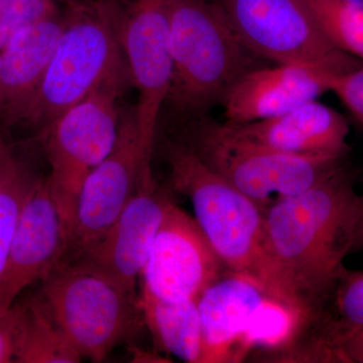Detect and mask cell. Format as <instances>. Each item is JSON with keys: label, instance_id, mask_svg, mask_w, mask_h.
<instances>
[{"label": "cell", "instance_id": "21", "mask_svg": "<svg viewBox=\"0 0 363 363\" xmlns=\"http://www.w3.org/2000/svg\"><path fill=\"white\" fill-rule=\"evenodd\" d=\"M40 175L0 130V279L6 269L9 250L21 212Z\"/></svg>", "mask_w": 363, "mask_h": 363}, {"label": "cell", "instance_id": "1", "mask_svg": "<svg viewBox=\"0 0 363 363\" xmlns=\"http://www.w3.org/2000/svg\"><path fill=\"white\" fill-rule=\"evenodd\" d=\"M357 182L350 162L264 211V285L297 315L313 309L345 267L359 215Z\"/></svg>", "mask_w": 363, "mask_h": 363}, {"label": "cell", "instance_id": "18", "mask_svg": "<svg viewBox=\"0 0 363 363\" xmlns=\"http://www.w3.org/2000/svg\"><path fill=\"white\" fill-rule=\"evenodd\" d=\"M363 329V271L344 267L295 332L298 352L313 363H340L343 344Z\"/></svg>", "mask_w": 363, "mask_h": 363}, {"label": "cell", "instance_id": "17", "mask_svg": "<svg viewBox=\"0 0 363 363\" xmlns=\"http://www.w3.org/2000/svg\"><path fill=\"white\" fill-rule=\"evenodd\" d=\"M67 25L64 13L26 26L0 51V128L25 123Z\"/></svg>", "mask_w": 363, "mask_h": 363}, {"label": "cell", "instance_id": "26", "mask_svg": "<svg viewBox=\"0 0 363 363\" xmlns=\"http://www.w3.org/2000/svg\"><path fill=\"white\" fill-rule=\"evenodd\" d=\"M340 363H363V329L343 344Z\"/></svg>", "mask_w": 363, "mask_h": 363}, {"label": "cell", "instance_id": "5", "mask_svg": "<svg viewBox=\"0 0 363 363\" xmlns=\"http://www.w3.org/2000/svg\"><path fill=\"white\" fill-rule=\"evenodd\" d=\"M39 293L76 350L93 362H104L145 324L138 294L87 260L60 262Z\"/></svg>", "mask_w": 363, "mask_h": 363}, {"label": "cell", "instance_id": "25", "mask_svg": "<svg viewBox=\"0 0 363 363\" xmlns=\"http://www.w3.org/2000/svg\"><path fill=\"white\" fill-rule=\"evenodd\" d=\"M23 303L0 308V363L14 362Z\"/></svg>", "mask_w": 363, "mask_h": 363}, {"label": "cell", "instance_id": "23", "mask_svg": "<svg viewBox=\"0 0 363 363\" xmlns=\"http://www.w3.org/2000/svg\"><path fill=\"white\" fill-rule=\"evenodd\" d=\"M72 0H0V51L26 26L61 13Z\"/></svg>", "mask_w": 363, "mask_h": 363}, {"label": "cell", "instance_id": "9", "mask_svg": "<svg viewBox=\"0 0 363 363\" xmlns=\"http://www.w3.org/2000/svg\"><path fill=\"white\" fill-rule=\"evenodd\" d=\"M154 150L143 143L135 108L124 109L113 149L81 187L62 262L80 259L104 240L135 192L143 160Z\"/></svg>", "mask_w": 363, "mask_h": 363}, {"label": "cell", "instance_id": "11", "mask_svg": "<svg viewBox=\"0 0 363 363\" xmlns=\"http://www.w3.org/2000/svg\"><path fill=\"white\" fill-rule=\"evenodd\" d=\"M227 271L197 220L172 200L140 272V293L198 300Z\"/></svg>", "mask_w": 363, "mask_h": 363}, {"label": "cell", "instance_id": "19", "mask_svg": "<svg viewBox=\"0 0 363 363\" xmlns=\"http://www.w3.org/2000/svg\"><path fill=\"white\" fill-rule=\"evenodd\" d=\"M143 323L162 350L189 363H202L198 300L168 301L140 294Z\"/></svg>", "mask_w": 363, "mask_h": 363}, {"label": "cell", "instance_id": "4", "mask_svg": "<svg viewBox=\"0 0 363 363\" xmlns=\"http://www.w3.org/2000/svg\"><path fill=\"white\" fill-rule=\"evenodd\" d=\"M162 150L169 190L192 202L196 220L226 269L250 274L264 285V210L177 136H166Z\"/></svg>", "mask_w": 363, "mask_h": 363}, {"label": "cell", "instance_id": "16", "mask_svg": "<svg viewBox=\"0 0 363 363\" xmlns=\"http://www.w3.org/2000/svg\"><path fill=\"white\" fill-rule=\"evenodd\" d=\"M212 123L219 135L250 147L286 154L350 156L347 118L317 100L253 123H219L212 119Z\"/></svg>", "mask_w": 363, "mask_h": 363}, {"label": "cell", "instance_id": "6", "mask_svg": "<svg viewBox=\"0 0 363 363\" xmlns=\"http://www.w3.org/2000/svg\"><path fill=\"white\" fill-rule=\"evenodd\" d=\"M178 128L174 135L264 211L274 195L301 194L350 164V156L286 154L233 142L217 133L209 116Z\"/></svg>", "mask_w": 363, "mask_h": 363}, {"label": "cell", "instance_id": "8", "mask_svg": "<svg viewBox=\"0 0 363 363\" xmlns=\"http://www.w3.org/2000/svg\"><path fill=\"white\" fill-rule=\"evenodd\" d=\"M241 43L276 65H321L342 72L362 62L337 49L303 0H213Z\"/></svg>", "mask_w": 363, "mask_h": 363}, {"label": "cell", "instance_id": "22", "mask_svg": "<svg viewBox=\"0 0 363 363\" xmlns=\"http://www.w3.org/2000/svg\"><path fill=\"white\" fill-rule=\"evenodd\" d=\"M332 44L363 61V6L347 0H303Z\"/></svg>", "mask_w": 363, "mask_h": 363}, {"label": "cell", "instance_id": "10", "mask_svg": "<svg viewBox=\"0 0 363 363\" xmlns=\"http://www.w3.org/2000/svg\"><path fill=\"white\" fill-rule=\"evenodd\" d=\"M169 0H133L118 6L116 28L130 83L138 92L136 123L143 143L155 147L160 116L173 79Z\"/></svg>", "mask_w": 363, "mask_h": 363}, {"label": "cell", "instance_id": "14", "mask_svg": "<svg viewBox=\"0 0 363 363\" xmlns=\"http://www.w3.org/2000/svg\"><path fill=\"white\" fill-rule=\"evenodd\" d=\"M66 247L49 178L40 176L26 199L0 279V308L13 305L28 286L42 281L62 262Z\"/></svg>", "mask_w": 363, "mask_h": 363}, {"label": "cell", "instance_id": "15", "mask_svg": "<svg viewBox=\"0 0 363 363\" xmlns=\"http://www.w3.org/2000/svg\"><path fill=\"white\" fill-rule=\"evenodd\" d=\"M343 74L330 67L306 64L253 69L224 98L225 123H250L292 111L330 91Z\"/></svg>", "mask_w": 363, "mask_h": 363}, {"label": "cell", "instance_id": "12", "mask_svg": "<svg viewBox=\"0 0 363 363\" xmlns=\"http://www.w3.org/2000/svg\"><path fill=\"white\" fill-rule=\"evenodd\" d=\"M278 300L255 277L224 272L198 298L202 363L243 362L255 350L262 318Z\"/></svg>", "mask_w": 363, "mask_h": 363}, {"label": "cell", "instance_id": "2", "mask_svg": "<svg viewBox=\"0 0 363 363\" xmlns=\"http://www.w3.org/2000/svg\"><path fill=\"white\" fill-rule=\"evenodd\" d=\"M168 11L173 79L164 108L180 126L209 116L245 74L264 64L213 0H169Z\"/></svg>", "mask_w": 363, "mask_h": 363}, {"label": "cell", "instance_id": "3", "mask_svg": "<svg viewBox=\"0 0 363 363\" xmlns=\"http://www.w3.org/2000/svg\"><path fill=\"white\" fill-rule=\"evenodd\" d=\"M118 6L116 0L69 2L65 30L23 123L39 140L100 85L130 78L117 35Z\"/></svg>", "mask_w": 363, "mask_h": 363}, {"label": "cell", "instance_id": "24", "mask_svg": "<svg viewBox=\"0 0 363 363\" xmlns=\"http://www.w3.org/2000/svg\"><path fill=\"white\" fill-rule=\"evenodd\" d=\"M330 91L363 124V66L338 76L332 83Z\"/></svg>", "mask_w": 363, "mask_h": 363}, {"label": "cell", "instance_id": "28", "mask_svg": "<svg viewBox=\"0 0 363 363\" xmlns=\"http://www.w3.org/2000/svg\"><path fill=\"white\" fill-rule=\"evenodd\" d=\"M347 1L353 2V4H359L363 6V0H347Z\"/></svg>", "mask_w": 363, "mask_h": 363}, {"label": "cell", "instance_id": "7", "mask_svg": "<svg viewBox=\"0 0 363 363\" xmlns=\"http://www.w3.org/2000/svg\"><path fill=\"white\" fill-rule=\"evenodd\" d=\"M128 81L117 78L100 85L64 112L39 140L51 167L48 178L67 241L86 177L116 145L123 112L119 98Z\"/></svg>", "mask_w": 363, "mask_h": 363}, {"label": "cell", "instance_id": "13", "mask_svg": "<svg viewBox=\"0 0 363 363\" xmlns=\"http://www.w3.org/2000/svg\"><path fill=\"white\" fill-rule=\"evenodd\" d=\"M152 156L147 155L143 160L135 192L111 230L78 259L108 272L135 294L150 247L173 200L169 188L154 175Z\"/></svg>", "mask_w": 363, "mask_h": 363}, {"label": "cell", "instance_id": "27", "mask_svg": "<svg viewBox=\"0 0 363 363\" xmlns=\"http://www.w3.org/2000/svg\"><path fill=\"white\" fill-rule=\"evenodd\" d=\"M358 181L363 182V169H358ZM359 252H363V195H360L359 215H358L351 255Z\"/></svg>", "mask_w": 363, "mask_h": 363}, {"label": "cell", "instance_id": "20", "mask_svg": "<svg viewBox=\"0 0 363 363\" xmlns=\"http://www.w3.org/2000/svg\"><path fill=\"white\" fill-rule=\"evenodd\" d=\"M21 303L14 362L77 363L82 360L40 293Z\"/></svg>", "mask_w": 363, "mask_h": 363}]
</instances>
